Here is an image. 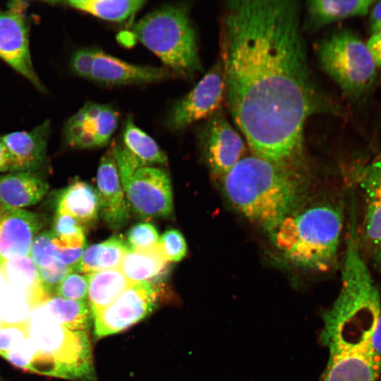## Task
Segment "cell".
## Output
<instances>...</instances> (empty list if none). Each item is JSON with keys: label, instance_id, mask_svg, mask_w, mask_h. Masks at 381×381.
Listing matches in <instances>:
<instances>
[{"label": "cell", "instance_id": "6da1fadb", "mask_svg": "<svg viewBox=\"0 0 381 381\" xmlns=\"http://www.w3.org/2000/svg\"><path fill=\"white\" fill-rule=\"evenodd\" d=\"M299 2L231 0L221 27L225 97L254 155L296 164L307 120L341 113L316 85L301 30Z\"/></svg>", "mask_w": 381, "mask_h": 381}, {"label": "cell", "instance_id": "7a4b0ae2", "mask_svg": "<svg viewBox=\"0 0 381 381\" xmlns=\"http://www.w3.org/2000/svg\"><path fill=\"white\" fill-rule=\"evenodd\" d=\"M381 310L380 293L365 291L338 297L323 315L322 341L329 357L322 381H377L381 357L373 335Z\"/></svg>", "mask_w": 381, "mask_h": 381}, {"label": "cell", "instance_id": "3957f363", "mask_svg": "<svg viewBox=\"0 0 381 381\" xmlns=\"http://www.w3.org/2000/svg\"><path fill=\"white\" fill-rule=\"evenodd\" d=\"M295 165L244 157L223 177L225 193L247 219L270 232L302 202L305 181Z\"/></svg>", "mask_w": 381, "mask_h": 381}, {"label": "cell", "instance_id": "277c9868", "mask_svg": "<svg viewBox=\"0 0 381 381\" xmlns=\"http://www.w3.org/2000/svg\"><path fill=\"white\" fill-rule=\"evenodd\" d=\"M298 209L270 231L275 248L284 260L298 268L332 269L337 262L343 228L341 203L328 202Z\"/></svg>", "mask_w": 381, "mask_h": 381}, {"label": "cell", "instance_id": "5b68a950", "mask_svg": "<svg viewBox=\"0 0 381 381\" xmlns=\"http://www.w3.org/2000/svg\"><path fill=\"white\" fill-rule=\"evenodd\" d=\"M133 36L171 71L190 76L202 71L195 30L183 5H166L132 26Z\"/></svg>", "mask_w": 381, "mask_h": 381}, {"label": "cell", "instance_id": "8992f818", "mask_svg": "<svg viewBox=\"0 0 381 381\" xmlns=\"http://www.w3.org/2000/svg\"><path fill=\"white\" fill-rule=\"evenodd\" d=\"M26 325L29 337L45 360L47 376L95 381L89 332L59 324L42 305L32 308Z\"/></svg>", "mask_w": 381, "mask_h": 381}, {"label": "cell", "instance_id": "52a82bcc", "mask_svg": "<svg viewBox=\"0 0 381 381\" xmlns=\"http://www.w3.org/2000/svg\"><path fill=\"white\" fill-rule=\"evenodd\" d=\"M322 69L351 98H358L373 85L376 64L366 44L349 30H339L317 45Z\"/></svg>", "mask_w": 381, "mask_h": 381}, {"label": "cell", "instance_id": "ba28073f", "mask_svg": "<svg viewBox=\"0 0 381 381\" xmlns=\"http://www.w3.org/2000/svg\"><path fill=\"white\" fill-rule=\"evenodd\" d=\"M157 283L133 284L111 304L92 316L97 339L120 332L146 318L157 307Z\"/></svg>", "mask_w": 381, "mask_h": 381}, {"label": "cell", "instance_id": "9c48e42d", "mask_svg": "<svg viewBox=\"0 0 381 381\" xmlns=\"http://www.w3.org/2000/svg\"><path fill=\"white\" fill-rule=\"evenodd\" d=\"M11 2L0 11V59L28 80L40 91L45 87L38 77L30 50V23L25 15L26 5Z\"/></svg>", "mask_w": 381, "mask_h": 381}, {"label": "cell", "instance_id": "30bf717a", "mask_svg": "<svg viewBox=\"0 0 381 381\" xmlns=\"http://www.w3.org/2000/svg\"><path fill=\"white\" fill-rule=\"evenodd\" d=\"M224 97V72L220 60L186 95L173 105L167 119V126L171 130L179 131L207 119L220 109Z\"/></svg>", "mask_w": 381, "mask_h": 381}, {"label": "cell", "instance_id": "8fae6325", "mask_svg": "<svg viewBox=\"0 0 381 381\" xmlns=\"http://www.w3.org/2000/svg\"><path fill=\"white\" fill-rule=\"evenodd\" d=\"M353 175L361 198L358 244L362 253L372 254L381 246V154L357 167Z\"/></svg>", "mask_w": 381, "mask_h": 381}, {"label": "cell", "instance_id": "7c38bea8", "mask_svg": "<svg viewBox=\"0 0 381 381\" xmlns=\"http://www.w3.org/2000/svg\"><path fill=\"white\" fill-rule=\"evenodd\" d=\"M131 207L144 217H165L173 210L172 191L167 174L145 166L121 182Z\"/></svg>", "mask_w": 381, "mask_h": 381}, {"label": "cell", "instance_id": "4fadbf2b", "mask_svg": "<svg viewBox=\"0 0 381 381\" xmlns=\"http://www.w3.org/2000/svg\"><path fill=\"white\" fill-rule=\"evenodd\" d=\"M199 136L205 159L215 176L223 178L244 157L245 142L220 109L207 118Z\"/></svg>", "mask_w": 381, "mask_h": 381}, {"label": "cell", "instance_id": "5bb4252c", "mask_svg": "<svg viewBox=\"0 0 381 381\" xmlns=\"http://www.w3.org/2000/svg\"><path fill=\"white\" fill-rule=\"evenodd\" d=\"M118 119V112L112 106L88 102L66 122L65 140L72 147L104 146L115 132Z\"/></svg>", "mask_w": 381, "mask_h": 381}, {"label": "cell", "instance_id": "9a60e30c", "mask_svg": "<svg viewBox=\"0 0 381 381\" xmlns=\"http://www.w3.org/2000/svg\"><path fill=\"white\" fill-rule=\"evenodd\" d=\"M171 73L164 68L131 64L94 47L88 80L107 85L144 84L168 78Z\"/></svg>", "mask_w": 381, "mask_h": 381}, {"label": "cell", "instance_id": "2e32d148", "mask_svg": "<svg viewBox=\"0 0 381 381\" xmlns=\"http://www.w3.org/2000/svg\"><path fill=\"white\" fill-rule=\"evenodd\" d=\"M0 215V265L30 255L35 238L42 228L40 215L24 210L4 208Z\"/></svg>", "mask_w": 381, "mask_h": 381}, {"label": "cell", "instance_id": "e0dca14e", "mask_svg": "<svg viewBox=\"0 0 381 381\" xmlns=\"http://www.w3.org/2000/svg\"><path fill=\"white\" fill-rule=\"evenodd\" d=\"M99 214L112 229H119L129 217L128 204L125 198L112 149L101 159L97 174Z\"/></svg>", "mask_w": 381, "mask_h": 381}, {"label": "cell", "instance_id": "ac0fdd59", "mask_svg": "<svg viewBox=\"0 0 381 381\" xmlns=\"http://www.w3.org/2000/svg\"><path fill=\"white\" fill-rule=\"evenodd\" d=\"M49 120L30 131H16L0 137L11 159V172H33L44 162L50 133Z\"/></svg>", "mask_w": 381, "mask_h": 381}, {"label": "cell", "instance_id": "d6986e66", "mask_svg": "<svg viewBox=\"0 0 381 381\" xmlns=\"http://www.w3.org/2000/svg\"><path fill=\"white\" fill-rule=\"evenodd\" d=\"M48 189V183L35 171L0 175V204L10 209L30 207L38 203Z\"/></svg>", "mask_w": 381, "mask_h": 381}, {"label": "cell", "instance_id": "ffe728a7", "mask_svg": "<svg viewBox=\"0 0 381 381\" xmlns=\"http://www.w3.org/2000/svg\"><path fill=\"white\" fill-rule=\"evenodd\" d=\"M168 260L159 244L127 252L119 268L132 284L157 283L165 277Z\"/></svg>", "mask_w": 381, "mask_h": 381}, {"label": "cell", "instance_id": "44dd1931", "mask_svg": "<svg viewBox=\"0 0 381 381\" xmlns=\"http://www.w3.org/2000/svg\"><path fill=\"white\" fill-rule=\"evenodd\" d=\"M375 2L373 0L308 1L303 28L316 31L331 23L364 16Z\"/></svg>", "mask_w": 381, "mask_h": 381}, {"label": "cell", "instance_id": "7402d4cb", "mask_svg": "<svg viewBox=\"0 0 381 381\" xmlns=\"http://www.w3.org/2000/svg\"><path fill=\"white\" fill-rule=\"evenodd\" d=\"M0 270L7 284L25 293L32 308L52 297L43 289L38 269L30 255L6 260L0 265Z\"/></svg>", "mask_w": 381, "mask_h": 381}, {"label": "cell", "instance_id": "603a6c76", "mask_svg": "<svg viewBox=\"0 0 381 381\" xmlns=\"http://www.w3.org/2000/svg\"><path fill=\"white\" fill-rule=\"evenodd\" d=\"M56 212L68 214L83 225L95 221L99 213L97 190L84 181H73L59 196Z\"/></svg>", "mask_w": 381, "mask_h": 381}, {"label": "cell", "instance_id": "cb8c5ba5", "mask_svg": "<svg viewBox=\"0 0 381 381\" xmlns=\"http://www.w3.org/2000/svg\"><path fill=\"white\" fill-rule=\"evenodd\" d=\"M87 303L92 316L111 304L133 284L119 267L87 274Z\"/></svg>", "mask_w": 381, "mask_h": 381}, {"label": "cell", "instance_id": "d4e9b609", "mask_svg": "<svg viewBox=\"0 0 381 381\" xmlns=\"http://www.w3.org/2000/svg\"><path fill=\"white\" fill-rule=\"evenodd\" d=\"M130 250L121 238L113 236L87 247L75 271L84 274L119 267L123 257Z\"/></svg>", "mask_w": 381, "mask_h": 381}, {"label": "cell", "instance_id": "484cf974", "mask_svg": "<svg viewBox=\"0 0 381 381\" xmlns=\"http://www.w3.org/2000/svg\"><path fill=\"white\" fill-rule=\"evenodd\" d=\"M68 7L102 20L121 23L130 20L145 4L144 0H70L59 1Z\"/></svg>", "mask_w": 381, "mask_h": 381}, {"label": "cell", "instance_id": "4316f807", "mask_svg": "<svg viewBox=\"0 0 381 381\" xmlns=\"http://www.w3.org/2000/svg\"><path fill=\"white\" fill-rule=\"evenodd\" d=\"M41 305L59 324L71 329L89 332L92 316L86 301L54 295Z\"/></svg>", "mask_w": 381, "mask_h": 381}, {"label": "cell", "instance_id": "83f0119b", "mask_svg": "<svg viewBox=\"0 0 381 381\" xmlns=\"http://www.w3.org/2000/svg\"><path fill=\"white\" fill-rule=\"evenodd\" d=\"M123 145L147 166L163 164L167 160L156 142L138 128L131 117L126 120L122 132Z\"/></svg>", "mask_w": 381, "mask_h": 381}, {"label": "cell", "instance_id": "f1b7e54d", "mask_svg": "<svg viewBox=\"0 0 381 381\" xmlns=\"http://www.w3.org/2000/svg\"><path fill=\"white\" fill-rule=\"evenodd\" d=\"M31 311L32 307L25 293L6 284L0 294V319L3 324L25 325Z\"/></svg>", "mask_w": 381, "mask_h": 381}, {"label": "cell", "instance_id": "f546056e", "mask_svg": "<svg viewBox=\"0 0 381 381\" xmlns=\"http://www.w3.org/2000/svg\"><path fill=\"white\" fill-rule=\"evenodd\" d=\"M52 232L54 243L59 248L84 247L85 236L83 224L68 214L56 213Z\"/></svg>", "mask_w": 381, "mask_h": 381}, {"label": "cell", "instance_id": "4dcf8cb0", "mask_svg": "<svg viewBox=\"0 0 381 381\" xmlns=\"http://www.w3.org/2000/svg\"><path fill=\"white\" fill-rule=\"evenodd\" d=\"M58 247L52 231H44L35 238L30 256L37 268L45 267L56 261Z\"/></svg>", "mask_w": 381, "mask_h": 381}, {"label": "cell", "instance_id": "1f68e13d", "mask_svg": "<svg viewBox=\"0 0 381 381\" xmlns=\"http://www.w3.org/2000/svg\"><path fill=\"white\" fill-rule=\"evenodd\" d=\"M87 292V274L73 271L56 286L54 294L64 298L86 301Z\"/></svg>", "mask_w": 381, "mask_h": 381}, {"label": "cell", "instance_id": "d6a6232c", "mask_svg": "<svg viewBox=\"0 0 381 381\" xmlns=\"http://www.w3.org/2000/svg\"><path fill=\"white\" fill-rule=\"evenodd\" d=\"M37 354V349L28 336L10 351L1 354L0 356L5 358L13 365L30 372Z\"/></svg>", "mask_w": 381, "mask_h": 381}, {"label": "cell", "instance_id": "836d02e7", "mask_svg": "<svg viewBox=\"0 0 381 381\" xmlns=\"http://www.w3.org/2000/svg\"><path fill=\"white\" fill-rule=\"evenodd\" d=\"M156 228L150 223H139L132 226L127 235L126 243L130 250L147 248L159 242Z\"/></svg>", "mask_w": 381, "mask_h": 381}, {"label": "cell", "instance_id": "e575fe53", "mask_svg": "<svg viewBox=\"0 0 381 381\" xmlns=\"http://www.w3.org/2000/svg\"><path fill=\"white\" fill-rule=\"evenodd\" d=\"M37 269L43 289L51 296H54L56 286L64 279L74 271L73 268L57 260L49 266Z\"/></svg>", "mask_w": 381, "mask_h": 381}, {"label": "cell", "instance_id": "d590c367", "mask_svg": "<svg viewBox=\"0 0 381 381\" xmlns=\"http://www.w3.org/2000/svg\"><path fill=\"white\" fill-rule=\"evenodd\" d=\"M159 243L169 261H180L186 254V241L178 230L167 231L159 238Z\"/></svg>", "mask_w": 381, "mask_h": 381}, {"label": "cell", "instance_id": "8d00e7d4", "mask_svg": "<svg viewBox=\"0 0 381 381\" xmlns=\"http://www.w3.org/2000/svg\"><path fill=\"white\" fill-rule=\"evenodd\" d=\"M27 325L3 324L0 327V356L28 337Z\"/></svg>", "mask_w": 381, "mask_h": 381}, {"label": "cell", "instance_id": "74e56055", "mask_svg": "<svg viewBox=\"0 0 381 381\" xmlns=\"http://www.w3.org/2000/svg\"><path fill=\"white\" fill-rule=\"evenodd\" d=\"M92 61V47L79 49L71 57L70 66L74 74L88 79Z\"/></svg>", "mask_w": 381, "mask_h": 381}, {"label": "cell", "instance_id": "f35d334b", "mask_svg": "<svg viewBox=\"0 0 381 381\" xmlns=\"http://www.w3.org/2000/svg\"><path fill=\"white\" fill-rule=\"evenodd\" d=\"M83 253V248H61L58 247L56 260L75 271Z\"/></svg>", "mask_w": 381, "mask_h": 381}, {"label": "cell", "instance_id": "ab89813d", "mask_svg": "<svg viewBox=\"0 0 381 381\" xmlns=\"http://www.w3.org/2000/svg\"><path fill=\"white\" fill-rule=\"evenodd\" d=\"M377 66L381 67V30L373 32L366 43Z\"/></svg>", "mask_w": 381, "mask_h": 381}, {"label": "cell", "instance_id": "60d3db41", "mask_svg": "<svg viewBox=\"0 0 381 381\" xmlns=\"http://www.w3.org/2000/svg\"><path fill=\"white\" fill-rule=\"evenodd\" d=\"M369 23L373 32L381 30V1H375L371 6Z\"/></svg>", "mask_w": 381, "mask_h": 381}, {"label": "cell", "instance_id": "b9f144b4", "mask_svg": "<svg viewBox=\"0 0 381 381\" xmlns=\"http://www.w3.org/2000/svg\"><path fill=\"white\" fill-rule=\"evenodd\" d=\"M11 159L4 144L0 140V173L10 171Z\"/></svg>", "mask_w": 381, "mask_h": 381}, {"label": "cell", "instance_id": "7bdbcfd3", "mask_svg": "<svg viewBox=\"0 0 381 381\" xmlns=\"http://www.w3.org/2000/svg\"><path fill=\"white\" fill-rule=\"evenodd\" d=\"M373 346L375 352L381 357V310L373 335Z\"/></svg>", "mask_w": 381, "mask_h": 381}, {"label": "cell", "instance_id": "ee69618b", "mask_svg": "<svg viewBox=\"0 0 381 381\" xmlns=\"http://www.w3.org/2000/svg\"><path fill=\"white\" fill-rule=\"evenodd\" d=\"M373 261L379 272L381 274V246L377 248L372 253Z\"/></svg>", "mask_w": 381, "mask_h": 381}, {"label": "cell", "instance_id": "f6af8a7d", "mask_svg": "<svg viewBox=\"0 0 381 381\" xmlns=\"http://www.w3.org/2000/svg\"><path fill=\"white\" fill-rule=\"evenodd\" d=\"M6 284L7 283L0 270V294L3 291V289H4Z\"/></svg>", "mask_w": 381, "mask_h": 381}, {"label": "cell", "instance_id": "bcb514c9", "mask_svg": "<svg viewBox=\"0 0 381 381\" xmlns=\"http://www.w3.org/2000/svg\"><path fill=\"white\" fill-rule=\"evenodd\" d=\"M4 207L1 206V205L0 204V215L2 214V212H4Z\"/></svg>", "mask_w": 381, "mask_h": 381}, {"label": "cell", "instance_id": "7dc6e473", "mask_svg": "<svg viewBox=\"0 0 381 381\" xmlns=\"http://www.w3.org/2000/svg\"><path fill=\"white\" fill-rule=\"evenodd\" d=\"M2 325H3V322H2L1 320L0 319V327H1Z\"/></svg>", "mask_w": 381, "mask_h": 381}, {"label": "cell", "instance_id": "c3c4849f", "mask_svg": "<svg viewBox=\"0 0 381 381\" xmlns=\"http://www.w3.org/2000/svg\"><path fill=\"white\" fill-rule=\"evenodd\" d=\"M0 381H1V377H0Z\"/></svg>", "mask_w": 381, "mask_h": 381}]
</instances>
